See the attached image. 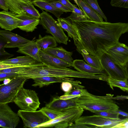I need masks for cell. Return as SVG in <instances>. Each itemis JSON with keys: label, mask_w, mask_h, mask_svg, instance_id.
Returning <instances> with one entry per match:
<instances>
[{"label": "cell", "mask_w": 128, "mask_h": 128, "mask_svg": "<svg viewBox=\"0 0 128 128\" xmlns=\"http://www.w3.org/2000/svg\"><path fill=\"white\" fill-rule=\"evenodd\" d=\"M66 20L73 25L80 40L75 45L77 51L100 59L110 48L120 44L119 39L122 34L128 32V23Z\"/></svg>", "instance_id": "6da1fadb"}, {"label": "cell", "mask_w": 128, "mask_h": 128, "mask_svg": "<svg viewBox=\"0 0 128 128\" xmlns=\"http://www.w3.org/2000/svg\"><path fill=\"white\" fill-rule=\"evenodd\" d=\"M17 76L27 80L44 76L80 78L81 72L66 68L52 67L40 62L18 73Z\"/></svg>", "instance_id": "7a4b0ae2"}, {"label": "cell", "mask_w": 128, "mask_h": 128, "mask_svg": "<svg viewBox=\"0 0 128 128\" xmlns=\"http://www.w3.org/2000/svg\"><path fill=\"white\" fill-rule=\"evenodd\" d=\"M109 96V94L104 96H100L89 92L87 95L77 97L76 103L77 106L93 113L100 111L110 112L118 109V106Z\"/></svg>", "instance_id": "3957f363"}, {"label": "cell", "mask_w": 128, "mask_h": 128, "mask_svg": "<svg viewBox=\"0 0 128 128\" xmlns=\"http://www.w3.org/2000/svg\"><path fill=\"white\" fill-rule=\"evenodd\" d=\"M84 111L83 109L77 106L69 108L62 111L61 114L56 118L39 125L37 128L68 127L81 116Z\"/></svg>", "instance_id": "277c9868"}, {"label": "cell", "mask_w": 128, "mask_h": 128, "mask_svg": "<svg viewBox=\"0 0 128 128\" xmlns=\"http://www.w3.org/2000/svg\"><path fill=\"white\" fill-rule=\"evenodd\" d=\"M39 24L46 30V32L54 38L57 43L68 44V37L58 22L55 20L47 12L42 10L40 14Z\"/></svg>", "instance_id": "5b68a950"}, {"label": "cell", "mask_w": 128, "mask_h": 128, "mask_svg": "<svg viewBox=\"0 0 128 128\" xmlns=\"http://www.w3.org/2000/svg\"><path fill=\"white\" fill-rule=\"evenodd\" d=\"M13 102L21 110L27 111H36L40 104L36 91L26 89L23 86L18 91Z\"/></svg>", "instance_id": "8992f818"}, {"label": "cell", "mask_w": 128, "mask_h": 128, "mask_svg": "<svg viewBox=\"0 0 128 128\" xmlns=\"http://www.w3.org/2000/svg\"><path fill=\"white\" fill-rule=\"evenodd\" d=\"M27 80L18 76L11 79L7 84L0 85V104H8L13 102L20 89Z\"/></svg>", "instance_id": "52a82bcc"}, {"label": "cell", "mask_w": 128, "mask_h": 128, "mask_svg": "<svg viewBox=\"0 0 128 128\" xmlns=\"http://www.w3.org/2000/svg\"><path fill=\"white\" fill-rule=\"evenodd\" d=\"M128 120V118L121 119L113 118L97 114L91 116H81L75 122V124L90 125L96 128H110L120 123Z\"/></svg>", "instance_id": "ba28073f"}, {"label": "cell", "mask_w": 128, "mask_h": 128, "mask_svg": "<svg viewBox=\"0 0 128 128\" xmlns=\"http://www.w3.org/2000/svg\"><path fill=\"white\" fill-rule=\"evenodd\" d=\"M100 60L103 69L108 76L120 80H126L124 67L114 62L106 52L102 56Z\"/></svg>", "instance_id": "9c48e42d"}, {"label": "cell", "mask_w": 128, "mask_h": 128, "mask_svg": "<svg viewBox=\"0 0 128 128\" xmlns=\"http://www.w3.org/2000/svg\"><path fill=\"white\" fill-rule=\"evenodd\" d=\"M22 119L24 128H37L39 125L50 120L40 110L34 111L19 110L17 113Z\"/></svg>", "instance_id": "30bf717a"}, {"label": "cell", "mask_w": 128, "mask_h": 128, "mask_svg": "<svg viewBox=\"0 0 128 128\" xmlns=\"http://www.w3.org/2000/svg\"><path fill=\"white\" fill-rule=\"evenodd\" d=\"M19 116L8 104H0V126L4 128H15L20 121Z\"/></svg>", "instance_id": "8fae6325"}, {"label": "cell", "mask_w": 128, "mask_h": 128, "mask_svg": "<svg viewBox=\"0 0 128 128\" xmlns=\"http://www.w3.org/2000/svg\"><path fill=\"white\" fill-rule=\"evenodd\" d=\"M106 52L115 62L124 67L128 62V46L120 43L112 47Z\"/></svg>", "instance_id": "7c38bea8"}, {"label": "cell", "mask_w": 128, "mask_h": 128, "mask_svg": "<svg viewBox=\"0 0 128 128\" xmlns=\"http://www.w3.org/2000/svg\"><path fill=\"white\" fill-rule=\"evenodd\" d=\"M34 83L32 86L40 88L48 86L54 83L69 82L74 85L78 86L80 85L81 82L78 80H74V78L67 77H59L52 76H44L33 78Z\"/></svg>", "instance_id": "4fadbf2b"}, {"label": "cell", "mask_w": 128, "mask_h": 128, "mask_svg": "<svg viewBox=\"0 0 128 128\" xmlns=\"http://www.w3.org/2000/svg\"><path fill=\"white\" fill-rule=\"evenodd\" d=\"M16 17L19 19L18 28L27 32L34 30L40 23V19L33 18L24 11L16 14Z\"/></svg>", "instance_id": "5bb4252c"}, {"label": "cell", "mask_w": 128, "mask_h": 128, "mask_svg": "<svg viewBox=\"0 0 128 128\" xmlns=\"http://www.w3.org/2000/svg\"><path fill=\"white\" fill-rule=\"evenodd\" d=\"M0 35L7 41L5 48H19L30 42L31 40L26 39L11 31L6 30H0Z\"/></svg>", "instance_id": "9a60e30c"}, {"label": "cell", "mask_w": 128, "mask_h": 128, "mask_svg": "<svg viewBox=\"0 0 128 128\" xmlns=\"http://www.w3.org/2000/svg\"><path fill=\"white\" fill-rule=\"evenodd\" d=\"M19 19L16 14L10 11L0 12V26L4 30L11 31L18 28Z\"/></svg>", "instance_id": "2e32d148"}, {"label": "cell", "mask_w": 128, "mask_h": 128, "mask_svg": "<svg viewBox=\"0 0 128 128\" xmlns=\"http://www.w3.org/2000/svg\"><path fill=\"white\" fill-rule=\"evenodd\" d=\"M76 98L64 100L60 99L59 96L54 97L50 102L46 104L45 106L56 111L61 112L69 108L77 106L76 101Z\"/></svg>", "instance_id": "e0dca14e"}, {"label": "cell", "mask_w": 128, "mask_h": 128, "mask_svg": "<svg viewBox=\"0 0 128 128\" xmlns=\"http://www.w3.org/2000/svg\"><path fill=\"white\" fill-rule=\"evenodd\" d=\"M16 52L31 56L39 62L42 63L40 58V50L36 40H32L18 48Z\"/></svg>", "instance_id": "ac0fdd59"}, {"label": "cell", "mask_w": 128, "mask_h": 128, "mask_svg": "<svg viewBox=\"0 0 128 128\" xmlns=\"http://www.w3.org/2000/svg\"><path fill=\"white\" fill-rule=\"evenodd\" d=\"M72 66L77 70L82 72L94 75H107L104 70L94 68L86 64L83 60H73Z\"/></svg>", "instance_id": "d6986e66"}, {"label": "cell", "mask_w": 128, "mask_h": 128, "mask_svg": "<svg viewBox=\"0 0 128 128\" xmlns=\"http://www.w3.org/2000/svg\"><path fill=\"white\" fill-rule=\"evenodd\" d=\"M40 54L42 63L52 67L66 68L72 66V65L64 62L56 57L40 50Z\"/></svg>", "instance_id": "ffe728a7"}, {"label": "cell", "mask_w": 128, "mask_h": 128, "mask_svg": "<svg viewBox=\"0 0 128 128\" xmlns=\"http://www.w3.org/2000/svg\"><path fill=\"white\" fill-rule=\"evenodd\" d=\"M43 51L72 65L73 60L72 57L73 54L72 52L68 51L61 46L48 48Z\"/></svg>", "instance_id": "44dd1931"}, {"label": "cell", "mask_w": 128, "mask_h": 128, "mask_svg": "<svg viewBox=\"0 0 128 128\" xmlns=\"http://www.w3.org/2000/svg\"><path fill=\"white\" fill-rule=\"evenodd\" d=\"M57 20L62 28L67 32L68 36L73 38L75 45L80 42L77 32L70 22L64 18H60Z\"/></svg>", "instance_id": "7402d4cb"}, {"label": "cell", "mask_w": 128, "mask_h": 128, "mask_svg": "<svg viewBox=\"0 0 128 128\" xmlns=\"http://www.w3.org/2000/svg\"><path fill=\"white\" fill-rule=\"evenodd\" d=\"M0 62L20 66H27L34 64L39 62L30 56L26 55L1 61Z\"/></svg>", "instance_id": "603a6c76"}, {"label": "cell", "mask_w": 128, "mask_h": 128, "mask_svg": "<svg viewBox=\"0 0 128 128\" xmlns=\"http://www.w3.org/2000/svg\"><path fill=\"white\" fill-rule=\"evenodd\" d=\"M33 4L42 10L51 13L58 18L64 13L61 10L57 8L49 2L43 0H35L32 1Z\"/></svg>", "instance_id": "cb8c5ba5"}, {"label": "cell", "mask_w": 128, "mask_h": 128, "mask_svg": "<svg viewBox=\"0 0 128 128\" xmlns=\"http://www.w3.org/2000/svg\"><path fill=\"white\" fill-rule=\"evenodd\" d=\"M36 41L40 50L42 51L48 48L56 47L58 45L55 38L50 35H46L42 37L40 34Z\"/></svg>", "instance_id": "d4e9b609"}, {"label": "cell", "mask_w": 128, "mask_h": 128, "mask_svg": "<svg viewBox=\"0 0 128 128\" xmlns=\"http://www.w3.org/2000/svg\"><path fill=\"white\" fill-rule=\"evenodd\" d=\"M80 8L89 19L98 22H103V18L97 12L82 0H77Z\"/></svg>", "instance_id": "484cf974"}, {"label": "cell", "mask_w": 128, "mask_h": 128, "mask_svg": "<svg viewBox=\"0 0 128 128\" xmlns=\"http://www.w3.org/2000/svg\"><path fill=\"white\" fill-rule=\"evenodd\" d=\"M107 82L110 87L113 90L114 87H116L124 91L128 92V82L126 80H120L108 76Z\"/></svg>", "instance_id": "4316f807"}, {"label": "cell", "mask_w": 128, "mask_h": 128, "mask_svg": "<svg viewBox=\"0 0 128 128\" xmlns=\"http://www.w3.org/2000/svg\"><path fill=\"white\" fill-rule=\"evenodd\" d=\"M84 58L87 64L90 66L96 68L104 70L100 59L96 56L89 54L81 53Z\"/></svg>", "instance_id": "83f0119b"}, {"label": "cell", "mask_w": 128, "mask_h": 128, "mask_svg": "<svg viewBox=\"0 0 128 128\" xmlns=\"http://www.w3.org/2000/svg\"><path fill=\"white\" fill-rule=\"evenodd\" d=\"M10 11L16 14L22 13L24 11L22 6L26 4L19 0H5Z\"/></svg>", "instance_id": "f1b7e54d"}, {"label": "cell", "mask_w": 128, "mask_h": 128, "mask_svg": "<svg viewBox=\"0 0 128 128\" xmlns=\"http://www.w3.org/2000/svg\"><path fill=\"white\" fill-rule=\"evenodd\" d=\"M22 7L24 11L30 16L36 18H40V14L35 8L33 4H24L22 6Z\"/></svg>", "instance_id": "f546056e"}, {"label": "cell", "mask_w": 128, "mask_h": 128, "mask_svg": "<svg viewBox=\"0 0 128 128\" xmlns=\"http://www.w3.org/2000/svg\"><path fill=\"white\" fill-rule=\"evenodd\" d=\"M97 12L102 18L107 22V18L100 8L97 0H82Z\"/></svg>", "instance_id": "4dcf8cb0"}, {"label": "cell", "mask_w": 128, "mask_h": 128, "mask_svg": "<svg viewBox=\"0 0 128 128\" xmlns=\"http://www.w3.org/2000/svg\"><path fill=\"white\" fill-rule=\"evenodd\" d=\"M50 120L53 119L60 114L62 111H56L46 106L42 108L40 110Z\"/></svg>", "instance_id": "1f68e13d"}, {"label": "cell", "mask_w": 128, "mask_h": 128, "mask_svg": "<svg viewBox=\"0 0 128 128\" xmlns=\"http://www.w3.org/2000/svg\"><path fill=\"white\" fill-rule=\"evenodd\" d=\"M39 63L40 62L31 65L20 66L0 70V72L17 73L18 74L19 72L28 68L34 66Z\"/></svg>", "instance_id": "d6a6232c"}, {"label": "cell", "mask_w": 128, "mask_h": 128, "mask_svg": "<svg viewBox=\"0 0 128 128\" xmlns=\"http://www.w3.org/2000/svg\"><path fill=\"white\" fill-rule=\"evenodd\" d=\"M110 4L113 6L128 8V0H111Z\"/></svg>", "instance_id": "836d02e7"}, {"label": "cell", "mask_w": 128, "mask_h": 128, "mask_svg": "<svg viewBox=\"0 0 128 128\" xmlns=\"http://www.w3.org/2000/svg\"><path fill=\"white\" fill-rule=\"evenodd\" d=\"M96 114L106 117L113 118H118L119 114L117 113L107 111H100L94 112Z\"/></svg>", "instance_id": "e575fe53"}, {"label": "cell", "mask_w": 128, "mask_h": 128, "mask_svg": "<svg viewBox=\"0 0 128 128\" xmlns=\"http://www.w3.org/2000/svg\"><path fill=\"white\" fill-rule=\"evenodd\" d=\"M61 87L65 94L68 93L74 88H78L72 83L67 82H62Z\"/></svg>", "instance_id": "d590c367"}, {"label": "cell", "mask_w": 128, "mask_h": 128, "mask_svg": "<svg viewBox=\"0 0 128 128\" xmlns=\"http://www.w3.org/2000/svg\"><path fill=\"white\" fill-rule=\"evenodd\" d=\"M50 3L55 7L63 12H72V10L64 5L58 1L50 2Z\"/></svg>", "instance_id": "8d00e7d4"}, {"label": "cell", "mask_w": 128, "mask_h": 128, "mask_svg": "<svg viewBox=\"0 0 128 128\" xmlns=\"http://www.w3.org/2000/svg\"><path fill=\"white\" fill-rule=\"evenodd\" d=\"M17 73H8L0 72V81H3L4 79L7 78L11 79L18 76Z\"/></svg>", "instance_id": "74e56055"}, {"label": "cell", "mask_w": 128, "mask_h": 128, "mask_svg": "<svg viewBox=\"0 0 128 128\" xmlns=\"http://www.w3.org/2000/svg\"><path fill=\"white\" fill-rule=\"evenodd\" d=\"M76 6H73L72 13L78 16L89 19L84 12L81 9L77 8Z\"/></svg>", "instance_id": "f35d334b"}, {"label": "cell", "mask_w": 128, "mask_h": 128, "mask_svg": "<svg viewBox=\"0 0 128 128\" xmlns=\"http://www.w3.org/2000/svg\"><path fill=\"white\" fill-rule=\"evenodd\" d=\"M14 56V54H10L6 51L0 52V61L8 59Z\"/></svg>", "instance_id": "ab89813d"}, {"label": "cell", "mask_w": 128, "mask_h": 128, "mask_svg": "<svg viewBox=\"0 0 128 128\" xmlns=\"http://www.w3.org/2000/svg\"><path fill=\"white\" fill-rule=\"evenodd\" d=\"M7 40L2 36L0 35V52L5 50V46L7 44Z\"/></svg>", "instance_id": "60d3db41"}, {"label": "cell", "mask_w": 128, "mask_h": 128, "mask_svg": "<svg viewBox=\"0 0 128 128\" xmlns=\"http://www.w3.org/2000/svg\"><path fill=\"white\" fill-rule=\"evenodd\" d=\"M58 1L72 11L73 6H76V5L72 4L69 0H58Z\"/></svg>", "instance_id": "b9f144b4"}, {"label": "cell", "mask_w": 128, "mask_h": 128, "mask_svg": "<svg viewBox=\"0 0 128 128\" xmlns=\"http://www.w3.org/2000/svg\"><path fill=\"white\" fill-rule=\"evenodd\" d=\"M81 95H71L68 94H64L63 95L60 96L59 98L62 99L67 100L69 99L75 98H76Z\"/></svg>", "instance_id": "7bdbcfd3"}, {"label": "cell", "mask_w": 128, "mask_h": 128, "mask_svg": "<svg viewBox=\"0 0 128 128\" xmlns=\"http://www.w3.org/2000/svg\"><path fill=\"white\" fill-rule=\"evenodd\" d=\"M69 128H90L88 126L86 125L82 124H78L72 123L70 124L68 127Z\"/></svg>", "instance_id": "ee69618b"}, {"label": "cell", "mask_w": 128, "mask_h": 128, "mask_svg": "<svg viewBox=\"0 0 128 128\" xmlns=\"http://www.w3.org/2000/svg\"><path fill=\"white\" fill-rule=\"evenodd\" d=\"M109 98H110L114 100H123L128 99V96H117L115 97H113L112 95L110 94Z\"/></svg>", "instance_id": "f6af8a7d"}, {"label": "cell", "mask_w": 128, "mask_h": 128, "mask_svg": "<svg viewBox=\"0 0 128 128\" xmlns=\"http://www.w3.org/2000/svg\"><path fill=\"white\" fill-rule=\"evenodd\" d=\"M0 8L6 11H8L9 9L5 0H0Z\"/></svg>", "instance_id": "bcb514c9"}, {"label": "cell", "mask_w": 128, "mask_h": 128, "mask_svg": "<svg viewBox=\"0 0 128 128\" xmlns=\"http://www.w3.org/2000/svg\"><path fill=\"white\" fill-rule=\"evenodd\" d=\"M110 112L116 113L119 115L120 114L124 116H125L127 118H128V113L120 110L118 109L114 110L111 111Z\"/></svg>", "instance_id": "7dc6e473"}, {"label": "cell", "mask_w": 128, "mask_h": 128, "mask_svg": "<svg viewBox=\"0 0 128 128\" xmlns=\"http://www.w3.org/2000/svg\"><path fill=\"white\" fill-rule=\"evenodd\" d=\"M124 67L126 70V74L127 78L126 80L128 82V62L126 63Z\"/></svg>", "instance_id": "c3c4849f"}, {"label": "cell", "mask_w": 128, "mask_h": 128, "mask_svg": "<svg viewBox=\"0 0 128 128\" xmlns=\"http://www.w3.org/2000/svg\"><path fill=\"white\" fill-rule=\"evenodd\" d=\"M11 79L10 78L5 79L4 81V84H8L10 81Z\"/></svg>", "instance_id": "681fc988"}, {"label": "cell", "mask_w": 128, "mask_h": 128, "mask_svg": "<svg viewBox=\"0 0 128 128\" xmlns=\"http://www.w3.org/2000/svg\"><path fill=\"white\" fill-rule=\"evenodd\" d=\"M45 1H47L48 2H53L58 1V0H43Z\"/></svg>", "instance_id": "f907efd6"}, {"label": "cell", "mask_w": 128, "mask_h": 128, "mask_svg": "<svg viewBox=\"0 0 128 128\" xmlns=\"http://www.w3.org/2000/svg\"><path fill=\"white\" fill-rule=\"evenodd\" d=\"M74 0V2L77 4V6H78V7L80 9H81L80 7L78 2H77V0Z\"/></svg>", "instance_id": "816d5d0a"}, {"label": "cell", "mask_w": 128, "mask_h": 128, "mask_svg": "<svg viewBox=\"0 0 128 128\" xmlns=\"http://www.w3.org/2000/svg\"><path fill=\"white\" fill-rule=\"evenodd\" d=\"M31 0V1H34V0Z\"/></svg>", "instance_id": "f5cc1de1"}, {"label": "cell", "mask_w": 128, "mask_h": 128, "mask_svg": "<svg viewBox=\"0 0 128 128\" xmlns=\"http://www.w3.org/2000/svg\"><path fill=\"white\" fill-rule=\"evenodd\" d=\"M127 128H128V126L127 127Z\"/></svg>", "instance_id": "db71d44e"}, {"label": "cell", "mask_w": 128, "mask_h": 128, "mask_svg": "<svg viewBox=\"0 0 128 128\" xmlns=\"http://www.w3.org/2000/svg\"></svg>", "instance_id": "11a10c76"}, {"label": "cell", "mask_w": 128, "mask_h": 128, "mask_svg": "<svg viewBox=\"0 0 128 128\" xmlns=\"http://www.w3.org/2000/svg\"></svg>", "instance_id": "9f6ffc18"}]
</instances>
